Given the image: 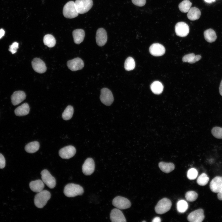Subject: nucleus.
Segmentation results:
<instances>
[{"label": "nucleus", "instance_id": "5701e85b", "mask_svg": "<svg viewBox=\"0 0 222 222\" xmlns=\"http://www.w3.org/2000/svg\"><path fill=\"white\" fill-rule=\"evenodd\" d=\"M201 14L200 10L198 8L193 7L190 8L188 12L187 16L190 20L194 21L199 19Z\"/></svg>", "mask_w": 222, "mask_h": 222}, {"label": "nucleus", "instance_id": "f3484780", "mask_svg": "<svg viewBox=\"0 0 222 222\" xmlns=\"http://www.w3.org/2000/svg\"><path fill=\"white\" fill-rule=\"evenodd\" d=\"M150 53L156 56L163 55L165 53V49L162 44L158 43L152 44L149 48Z\"/></svg>", "mask_w": 222, "mask_h": 222}, {"label": "nucleus", "instance_id": "1a4fd4ad", "mask_svg": "<svg viewBox=\"0 0 222 222\" xmlns=\"http://www.w3.org/2000/svg\"><path fill=\"white\" fill-rule=\"evenodd\" d=\"M76 150L75 147L71 145L68 146L60 149L59 152L60 157L63 158L68 159L73 157Z\"/></svg>", "mask_w": 222, "mask_h": 222}, {"label": "nucleus", "instance_id": "393cba45", "mask_svg": "<svg viewBox=\"0 0 222 222\" xmlns=\"http://www.w3.org/2000/svg\"><path fill=\"white\" fill-rule=\"evenodd\" d=\"M158 166L162 171L166 173H170L175 169V165L171 162L167 163L161 162L159 163Z\"/></svg>", "mask_w": 222, "mask_h": 222}, {"label": "nucleus", "instance_id": "f03ea898", "mask_svg": "<svg viewBox=\"0 0 222 222\" xmlns=\"http://www.w3.org/2000/svg\"><path fill=\"white\" fill-rule=\"evenodd\" d=\"M51 197L50 193L46 190H43L37 193L34 198L35 205L38 208H43L50 199Z\"/></svg>", "mask_w": 222, "mask_h": 222}, {"label": "nucleus", "instance_id": "f704fd0d", "mask_svg": "<svg viewBox=\"0 0 222 222\" xmlns=\"http://www.w3.org/2000/svg\"><path fill=\"white\" fill-rule=\"evenodd\" d=\"M186 200L190 202L195 200L198 197L197 193L194 191H189L187 192L185 195Z\"/></svg>", "mask_w": 222, "mask_h": 222}, {"label": "nucleus", "instance_id": "aec40b11", "mask_svg": "<svg viewBox=\"0 0 222 222\" xmlns=\"http://www.w3.org/2000/svg\"><path fill=\"white\" fill-rule=\"evenodd\" d=\"M29 187L33 191L38 193L43 190L44 185L42 180L38 179L31 181L29 183Z\"/></svg>", "mask_w": 222, "mask_h": 222}, {"label": "nucleus", "instance_id": "cd10ccee", "mask_svg": "<svg viewBox=\"0 0 222 222\" xmlns=\"http://www.w3.org/2000/svg\"><path fill=\"white\" fill-rule=\"evenodd\" d=\"M163 87L159 81H156L153 82L150 85V89L153 93L156 94H161L162 92Z\"/></svg>", "mask_w": 222, "mask_h": 222}, {"label": "nucleus", "instance_id": "bb28decb", "mask_svg": "<svg viewBox=\"0 0 222 222\" xmlns=\"http://www.w3.org/2000/svg\"><path fill=\"white\" fill-rule=\"evenodd\" d=\"M39 148V142L37 141H34L27 144L25 147V149L27 153H33L37 151Z\"/></svg>", "mask_w": 222, "mask_h": 222}, {"label": "nucleus", "instance_id": "4be33fe9", "mask_svg": "<svg viewBox=\"0 0 222 222\" xmlns=\"http://www.w3.org/2000/svg\"><path fill=\"white\" fill-rule=\"evenodd\" d=\"M29 111V105L27 103H25L17 107L14 110V113L16 116H22L28 114Z\"/></svg>", "mask_w": 222, "mask_h": 222}, {"label": "nucleus", "instance_id": "2f4dec72", "mask_svg": "<svg viewBox=\"0 0 222 222\" xmlns=\"http://www.w3.org/2000/svg\"><path fill=\"white\" fill-rule=\"evenodd\" d=\"M135 66V62L132 57H129L126 59L124 63V68L125 70L128 71L133 70Z\"/></svg>", "mask_w": 222, "mask_h": 222}, {"label": "nucleus", "instance_id": "9b49d317", "mask_svg": "<svg viewBox=\"0 0 222 222\" xmlns=\"http://www.w3.org/2000/svg\"><path fill=\"white\" fill-rule=\"evenodd\" d=\"M187 220L191 222H201L204 218V211L199 209L190 213L187 216Z\"/></svg>", "mask_w": 222, "mask_h": 222}, {"label": "nucleus", "instance_id": "c756f323", "mask_svg": "<svg viewBox=\"0 0 222 222\" xmlns=\"http://www.w3.org/2000/svg\"><path fill=\"white\" fill-rule=\"evenodd\" d=\"M73 112V107L71 105L68 106L62 113V117L63 119L65 120H70L72 117Z\"/></svg>", "mask_w": 222, "mask_h": 222}, {"label": "nucleus", "instance_id": "20e7f679", "mask_svg": "<svg viewBox=\"0 0 222 222\" xmlns=\"http://www.w3.org/2000/svg\"><path fill=\"white\" fill-rule=\"evenodd\" d=\"M74 3L77 10L80 14L87 12L93 5L92 0H76Z\"/></svg>", "mask_w": 222, "mask_h": 222}, {"label": "nucleus", "instance_id": "ddd939ff", "mask_svg": "<svg viewBox=\"0 0 222 222\" xmlns=\"http://www.w3.org/2000/svg\"><path fill=\"white\" fill-rule=\"evenodd\" d=\"M67 65L69 69L73 71L81 69L84 67V63L79 58H76L68 61Z\"/></svg>", "mask_w": 222, "mask_h": 222}, {"label": "nucleus", "instance_id": "0eeeda50", "mask_svg": "<svg viewBox=\"0 0 222 222\" xmlns=\"http://www.w3.org/2000/svg\"><path fill=\"white\" fill-rule=\"evenodd\" d=\"M41 175L42 180L49 188L52 189L55 187L56 184V179L47 170L44 169L41 172Z\"/></svg>", "mask_w": 222, "mask_h": 222}, {"label": "nucleus", "instance_id": "a19ab883", "mask_svg": "<svg viewBox=\"0 0 222 222\" xmlns=\"http://www.w3.org/2000/svg\"><path fill=\"white\" fill-rule=\"evenodd\" d=\"M217 197L219 200H222V189L218 193Z\"/></svg>", "mask_w": 222, "mask_h": 222}, {"label": "nucleus", "instance_id": "c03bdc74", "mask_svg": "<svg viewBox=\"0 0 222 222\" xmlns=\"http://www.w3.org/2000/svg\"><path fill=\"white\" fill-rule=\"evenodd\" d=\"M219 92L220 95L222 96V80L220 85Z\"/></svg>", "mask_w": 222, "mask_h": 222}, {"label": "nucleus", "instance_id": "ea45409f", "mask_svg": "<svg viewBox=\"0 0 222 222\" xmlns=\"http://www.w3.org/2000/svg\"><path fill=\"white\" fill-rule=\"evenodd\" d=\"M6 165V161L4 156L0 153V168H3Z\"/></svg>", "mask_w": 222, "mask_h": 222}, {"label": "nucleus", "instance_id": "f8f14e48", "mask_svg": "<svg viewBox=\"0 0 222 222\" xmlns=\"http://www.w3.org/2000/svg\"><path fill=\"white\" fill-rule=\"evenodd\" d=\"M95 167V163L93 159L88 158L85 161L82 165L83 173L85 175H90L94 171Z\"/></svg>", "mask_w": 222, "mask_h": 222}, {"label": "nucleus", "instance_id": "49530a36", "mask_svg": "<svg viewBox=\"0 0 222 222\" xmlns=\"http://www.w3.org/2000/svg\"><path fill=\"white\" fill-rule=\"evenodd\" d=\"M142 222H146V221H143Z\"/></svg>", "mask_w": 222, "mask_h": 222}, {"label": "nucleus", "instance_id": "9d476101", "mask_svg": "<svg viewBox=\"0 0 222 222\" xmlns=\"http://www.w3.org/2000/svg\"><path fill=\"white\" fill-rule=\"evenodd\" d=\"M175 31L176 35L180 37H184L187 36L189 32L188 25L184 22L177 23L175 27Z\"/></svg>", "mask_w": 222, "mask_h": 222}, {"label": "nucleus", "instance_id": "473e14b6", "mask_svg": "<svg viewBox=\"0 0 222 222\" xmlns=\"http://www.w3.org/2000/svg\"><path fill=\"white\" fill-rule=\"evenodd\" d=\"M188 208L187 203L183 200H179L177 203V209L178 212L181 213L185 212Z\"/></svg>", "mask_w": 222, "mask_h": 222}, {"label": "nucleus", "instance_id": "6e6552de", "mask_svg": "<svg viewBox=\"0 0 222 222\" xmlns=\"http://www.w3.org/2000/svg\"><path fill=\"white\" fill-rule=\"evenodd\" d=\"M113 205L120 209H125L130 208L131 206L130 201L124 197L117 196L113 200Z\"/></svg>", "mask_w": 222, "mask_h": 222}, {"label": "nucleus", "instance_id": "37998d69", "mask_svg": "<svg viewBox=\"0 0 222 222\" xmlns=\"http://www.w3.org/2000/svg\"><path fill=\"white\" fill-rule=\"evenodd\" d=\"M161 221V220L160 218L158 217H155L152 220V222H160Z\"/></svg>", "mask_w": 222, "mask_h": 222}, {"label": "nucleus", "instance_id": "c9c22d12", "mask_svg": "<svg viewBox=\"0 0 222 222\" xmlns=\"http://www.w3.org/2000/svg\"><path fill=\"white\" fill-rule=\"evenodd\" d=\"M212 133L216 138L222 139V128L215 127L212 130Z\"/></svg>", "mask_w": 222, "mask_h": 222}, {"label": "nucleus", "instance_id": "a878e982", "mask_svg": "<svg viewBox=\"0 0 222 222\" xmlns=\"http://www.w3.org/2000/svg\"><path fill=\"white\" fill-rule=\"evenodd\" d=\"M204 36L205 40L209 43L214 42L217 38L215 32L212 29L206 30L204 32Z\"/></svg>", "mask_w": 222, "mask_h": 222}, {"label": "nucleus", "instance_id": "7ed1b4c3", "mask_svg": "<svg viewBox=\"0 0 222 222\" xmlns=\"http://www.w3.org/2000/svg\"><path fill=\"white\" fill-rule=\"evenodd\" d=\"M64 17L67 18H72L77 17L79 13L76 8L74 2L70 1L64 6L63 11Z\"/></svg>", "mask_w": 222, "mask_h": 222}, {"label": "nucleus", "instance_id": "6ab92c4d", "mask_svg": "<svg viewBox=\"0 0 222 222\" xmlns=\"http://www.w3.org/2000/svg\"><path fill=\"white\" fill-rule=\"evenodd\" d=\"M26 97L25 93L23 91H16L14 92L11 96V102L13 105H17L24 100Z\"/></svg>", "mask_w": 222, "mask_h": 222}, {"label": "nucleus", "instance_id": "72a5a7b5", "mask_svg": "<svg viewBox=\"0 0 222 222\" xmlns=\"http://www.w3.org/2000/svg\"><path fill=\"white\" fill-rule=\"evenodd\" d=\"M209 180V178L207 175L203 173L198 178L197 182L199 185L204 186L206 185Z\"/></svg>", "mask_w": 222, "mask_h": 222}, {"label": "nucleus", "instance_id": "dca6fc26", "mask_svg": "<svg viewBox=\"0 0 222 222\" xmlns=\"http://www.w3.org/2000/svg\"><path fill=\"white\" fill-rule=\"evenodd\" d=\"M110 219L113 222H125L126 219L122 212L118 208H114L112 210L110 215Z\"/></svg>", "mask_w": 222, "mask_h": 222}, {"label": "nucleus", "instance_id": "e433bc0d", "mask_svg": "<svg viewBox=\"0 0 222 222\" xmlns=\"http://www.w3.org/2000/svg\"><path fill=\"white\" fill-rule=\"evenodd\" d=\"M198 174V171L195 168H191L188 170L187 176L190 180H194L197 178Z\"/></svg>", "mask_w": 222, "mask_h": 222}, {"label": "nucleus", "instance_id": "c85d7f7f", "mask_svg": "<svg viewBox=\"0 0 222 222\" xmlns=\"http://www.w3.org/2000/svg\"><path fill=\"white\" fill-rule=\"evenodd\" d=\"M44 44L49 47H52L56 43V40L54 37L51 35L47 34L45 35L43 39Z\"/></svg>", "mask_w": 222, "mask_h": 222}, {"label": "nucleus", "instance_id": "a18cd8bd", "mask_svg": "<svg viewBox=\"0 0 222 222\" xmlns=\"http://www.w3.org/2000/svg\"><path fill=\"white\" fill-rule=\"evenodd\" d=\"M205 2L208 3H211L212 2H214L215 0H204Z\"/></svg>", "mask_w": 222, "mask_h": 222}, {"label": "nucleus", "instance_id": "79ce46f5", "mask_svg": "<svg viewBox=\"0 0 222 222\" xmlns=\"http://www.w3.org/2000/svg\"><path fill=\"white\" fill-rule=\"evenodd\" d=\"M5 31L4 30L2 29H0V39H1L4 35Z\"/></svg>", "mask_w": 222, "mask_h": 222}, {"label": "nucleus", "instance_id": "b1692460", "mask_svg": "<svg viewBox=\"0 0 222 222\" xmlns=\"http://www.w3.org/2000/svg\"><path fill=\"white\" fill-rule=\"evenodd\" d=\"M201 58V56L195 55L194 54L192 53L185 55L183 58L182 60L183 62L193 64L199 61Z\"/></svg>", "mask_w": 222, "mask_h": 222}, {"label": "nucleus", "instance_id": "2eb2a0df", "mask_svg": "<svg viewBox=\"0 0 222 222\" xmlns=\"http://www.w3.org/2000/svg\"><path fill=\"white\" fill-rule=\"evenodd\" d=\"M31 64L34 70L38 73H43L47 70V67L45 63L39 58H34L32 61Z\"/></svg>", "mask_w": 222, "mask_h": 222}, {"label": "nucleus", "instance_id": "7c9ffc66", "mask_svg": "<svg viewBox=\"0 0 222 222\" xmlns=\"http://www.w3.org/2000/svg\"><path fill=\"white\" fill-rule=\"evenodd\" d=\"M192 5V3L189 0H184L179 5V10L182 12H188Z\"/></svg>", "mask_w": 222, "mask_h": 222}, {"label": "nucleus", "instance_id": "39448f33", "mask_svg": "<svg viewBox=\"0 0 222 222\" xmlns=\"http://www.w3.org/2000/svg\"><path fill=\"white\" fill-rule=\"evenodd\" d=\"M172 203L167 198H163L160 200L155 207V211L158 214H163L168 212L171 208Z\"/></svg>", "mask_w": 222, "mask_h": 222}, {"label": "nucleus", "instance_id": "423d86ee", "mask_svg": "<svg viewBox=\"0 0 222 222\" xmlns=\"http://www.w3.org/2000/svg\"><path fill=\"white\" fill-rule=\"evenodd\" d=\"M100 98L101 102L107 106L111 105L114 100L112 92L107 88L101 89Z\"/></svg>", "mask_w": 222, "mask_h": 222}, {"label": "nucleus", "instance_id": "f257e3e1", "mask_svg": "<svg viewBox=\"0 0 222 222\" xmlns=\"http://www.w3.org/2000/svg\"><path fill=\"white\" fill-rule=\"evenodd\" d=\"M84 192V189L81 186L78 184L72 183L67 184L64 190L65 195L69 197L81 195Z\"/></svg>", "mask_w": 222, "mask_h": 222}, {"label": "nucleus", "instance_id": "4c0bfd02", "mask_svg": "<svg viewBox=\"0 0 222 222\" xmlns=\"http://www.w3.org/2000/svg\"><path fill=\"white\" fill-rule=\"evenodd\" d=\"M18 47V43L16 42H14L10 46L9 50L12 54H14L17 52V49Z\"/></svg>", "mask_w": 222, "mask_h": 222}, {"label": "nucleus", "instance_id": "58836bf2", "mask_svg": "<svg viewBox=\"0 0 222 222\" xmlns=\"http://www.w3.org/2000/svg\"><path fill=\"white\" fill-rule=\"evenodd\" d=\"M132 3L138 6H142L146 4V0H132Z\"/></svg>", "mask_w": 222, "mask_h": 222}, {"label": "nucleus", "instance_id": "412c9836", "mask_svg": "<svg viewBox=\"0 0 222 222\" xmlns=\"http://www.w3.org/2000/svg\"><path fill=\"white\" fill-rule=\"evenodd\" d=\"M72 36L74 43L79 44L83 41L85 36V32L82 29H76L72 32Z\"/></svg>", "mask_w": 222, "mask_h": 222}, {"label": "nucleus", "instance_id": "4468645a", "mask_svg": "<svg viewBox=\"0 0 222 222\" xmlns=\"http://www.w3.org/2000/svg\"><path fill=\"white\" fill-rule=\"evenodd\" d=\"M96 43L99 46L102 47L106 43L107 40V35L106 31L102 28L98 29L96 36Z\"/></svg>", "mask_w": 222, "mask_h": 222}, {"label": "nucleus", "instance_id": "a211bd4d", "mask_svg": "<svg viewBox=\"0 0 222 222\" xmlns=\"http://www.w3.org/2000/svg\"><path fill=\"white\" fill-rule=\"evenodd\" d=\"M210 187L211 191L214 193H218L222 189V177L216 176L211 181Z\"/></svg>", "mask_w": 222, "mask_h": 222}]
</instances>
